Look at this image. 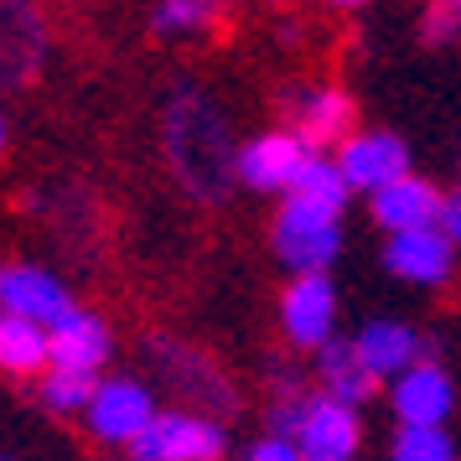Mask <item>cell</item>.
Instances as JSON below:
<instances>
[{
	"label": "cell",
	"mask_w": 461,
	"mask_h": 461,
	"mask_svg": "<svg viewBox=\"0 0 461 461\" xmlns=\"http://www.w3.org/2000/svg\"><path fill=\"white\" fill-rule=\"evenodd\" d=\"M167 156L182 187L203 203H218L233 182V156L239 150L229 146V125L223 114L197 94V88H176V99L167 104Z\"/></svg>",
	"instance_id": "cell-1"
},
{
	"label": "cell",
	"mask_w": 461,
	"mask_h": 461,
	"mask_svg": "<svg viewBox=\"0 0 461 461\" xmlns=\"http://www.w3.org/2000/svg\"><path fill=\"white\" fill-rule=\"evenodd\" d=\"M270 249L291 275H327L332 259L342 254V223H337L332 212H316V208H306V203L285 197V203L275 208Z\"/></svg>",
	"instance_id": "cell-2"
},
{
	"label": "cell",
	"mask_w": 461,
	"mask_h": 461,
	"mask_svg": "<svg viewBox=\"0 0 461 461\" xmlns=\"http://www.w3.org/2000/svg\"><path fill=\"white\" fill-rule=\"evenodd\" d=\"M229 456V430L223 420L203 415V410H161L150 420L140 440L130 446V461H223Z\"/></svg>",
	"instance_id": "cell-3"
},
{
	"label": "cell",
	"mask_w": 461,
	"mask_h": 461,
	"mask_svg": "<svg viewBox=\"0 0 461 461\" xmlns=\"http://www.w3.org/2000/svg\"><path fill=\"white\" fill-rule=\"evenodd\" d=\"M156 415H161V404H156V389H150L146 378L109 374V378L94 384V399H88V410H84V425H88V436L99 440V446H125L130 451Z\"/></svg>",
	"instance_id": "cell-4"
},
{
	"label": "cell",
	"mask_w": 461,
	"mask_h": 461,
	"mask_svg": "<svg viewBox=\"0 0 461 461\" xmlns=\"http://www.w3.org/2000/svg\"><path fill=\"white\" fill-rule=\"evenodd\" d=\"M337 312H342V301H337L332 275H291L280 291V306H275V321L291 348L316 353L337 337Z\"/></svg>",
	"instance_id": "cell-5"
},
{
	"label": "cell",
	"mask_w": 461,
	"mask_h": 461,
	"mask_svg": "<svg viewBox=\"0 0 461 461\" xmlns=\"http://www.w3.org/2000/svg\"><path fill=\"white\" fill-rule=\"evenodd\" d=\"M337 171H342V182L348 192H368L374 197L378 187H389L399 176H410V146L399 140L394 130H353L342 146L332 150Z\"/></svg>",
	"instance_id": "cell-6"
},
{
	"label": "cell",
	"mask_w": 461,
	"mask_h": 461,
	"mask_svg": "<svg viewBox=\"0 0 461 461\" xmlns=\"http://www.w3.org/2000/svg\"><path fill=\"white\" fill-rule=\"evenodd\" d=\"M291 440L301 451V461H357V451H363V415L312 389Z\"/></svg>",
	"instance_id": "cell-7"
},
{
	"label": "cell",
	"mask_w": 461,
	"mask_h": 461,
	"mask_svg": "<svg viewBox=\"0 0 461 461\" xmlns=\"http://www.w3.org/2000/svg\"><path fill=\"white\" fill-rule=\"evenodd\" d=\"M306 161H312V150L301 146V135L285 125V130H265V135L244 140L239 156H233V176L249 192H285L291 197L295 176H301Z\"/></svg>",
	"instance_id": "cell-8"
},
{
	"label": "cell",
	"mask_w": 461,
	"mask_h": 461,
	"mask_svg": "<svg viewBox=\"0 0 461 461\" xmlns=\"http://www.w3.org/2000/svg\"><path fill=\"white\" fill-rule=\"evenodd\" d=\"M291 130L301 135V146L312 150V156H327V146H342L348 135H353V94L337 84H312V88H295L291 99Z\"/></svg>",
	"instance_id": "cell-9"
},
{
	"label": "cell",
	"mask_w": 461,
	"mask_h": 461,
	"mask_svg": "<svg viewBox=\"0 0 461 461\" xmlns=\"http://www.w3.org/2000/svg\"><path fill=\"white\" fill-rule=\"evenodd\" d=\"M73 306V291L42 265H0V316H22L37 327H58Z\"/></svg>",
	"instance_id": "cell-10"
},
{
	"label": "cell",
	"mask_w": 461,
	"mask_h": 461,
	"mask_svg": "<svg viewBox=\"0 0 461 461\" xmlns=\"http://www.w3.org/2000/svg\"><path fill=\"white\" fill-rule=\"evenodd\" d=\"M389 410L399 425H446L456 415V378L436 357H420L389 384Z\"/></svg>",
	"instance_id": "cell-11"
},
{
	"label": "cell",
	"mask_w": 461,
	"mask_h": 461,
	"mask_svg": "<svg viewBox=\"0 0 461 461\" xmlns=\"http://www.w3.org/2000/svg\"><path fill=\"white\" fill-rule=\"evenodd\" d=\"M384 270L404 280V285H420V291H436L456 275V244L440 229H415V233H394L384 244Z\"/></svg>",
	"instance_id": "cell-12"
},
{
	"label": "cell",
	"mask_w": 461,
	"mask_h": 461,
	"mask_svg": "<svg viewBox=\"0 0 461 461\" xmlns=\"http://www.w3.org/2000/svg\"><path fill=\"white\" fill-rule=\"evenodd\" d=\"M440 203H446V192L430 176L410 171L389 187H378L368 197V212H374L378 229L394 239V233H415V229H440Z\"/></svg>",
	"instance_id": "cell-13"
},
{
	"label": "cell",
	"mask_w": 461,
	"mask_h": 461,
	"mask_svg": "<svg viewBox=\"0 0 461 461\" xmlns=\"http://www.w3.org/2000/svg\"><path fill=\"white\" fill-rule=\"evenodd\" d=\"M353 353H357V363H363L378 384H394L404 368H415L420 357H425V337H420L410 321L374 316V321H363V327H357Z\"/></svg>",
	"instance_id": "cell-14"
},
{
	"label": "cell",
	"mask_w": 461,
	"mask_h": 461,
	"mask_svg": "<svg viewBox=\"0 0 461 461\" xmlns=\"http://www.w3.org/2000/svg\"><path fill=\"white\" fill-rule=\"evenodd\" d=\"M47 337H52V368H63V374L99 378V368L114 357V332H109V321L84 312V306L68 312L58 327H47Z\"/></svg>",
	"instance_id": "cell-15"
},
{
	"label": "cell",
	"mask_w": 461,
	"mask_h": 461,
	"mask_svg": "<svg viewBox=\"0 0 461 461\" xmlns=\"http://www.w3.org/2000/svg\"><path fill=\"white\" fill-rule=\"evenodd\" d=\"M312 374H316V394L337 399V404H348V410H363V404L378 394V378L357 363L353 337H332L327 348H316Z\"/></svg>",
	"instance_id": "cell-16"
},
{
	"label": "cell",
	"mask_w": 461,
	"mask_h": 461,
	"mask_svg": "<svg viewBox=\"0 0 461 461\" xmlns=\"http://www.w3.org/2000/svg\"><path fill=\"white\" fill-rule=\"evenodd\" d=\"M156 357H161V374H167L171 384L192 399L187 410H203V415L218 420V415H229L233 404H239V399H233V389H223V374H218L203 353L176 357V348H167V342H161V348H156Z\"/></svg>",
	"instance_id": "cell-17"
},
{
	"label": "cell",
	"mask_w": 461,
	"mask_h": 461,
	"mask_svg": "<svg viewBox=\"0 0 461 461\" xmlns=\"http://www.w3.org/2000/svg\"><path fill=\"white\" fill-rule=\"evenodd\" d=\"M42 58V22L26 0H0V84H22Z\"/></svg>",
	"instance_id": "cell-18"
},
{
	"label": "cell",
	"mask_w": 461,
	"mask_h": 461,
	"mask_svg": "<svg viewBox=\"0 0 461 461\" xmlns=\"http://www.w3.org/2000/svg\"><path fill=\"white\" fill-rule=\"evenodd\" d=\"M52 368V337L37 321L0 316V374L5 378H42Z\"/></svg>",
	"instance_id": "cell-19"
},
{
	"label": "cell",
	"mask_w": 461,
	"mask_h": 461,
	"mask_svg": "<svg viewBox=\"0 0 461 461\" xmlns=\"http://www.w3.org/2000/svg\"><path fill=\"white\" fill-rule=\"evenodd\" d=\"M295 203H306V208L316 212H332V218H342V208H348V182H342V171H337L332 156H312L306 167H301V176H295V187H291Z\"/></svg>",
	"instance_id": "cell-20"
},
{
	"label": "cell",
	"mask_w": 461,
	"mask_h": 461,
	"mask_svg": "<svg viewBox=\"0 0 461 461\" xmlns=\"http://www.w3.org/2000/svg\"><path fill=\"white\" fill-rule=\"evenodd\" d=\"M389 461H461L446 425H399L389 440Z\"/></svg>",
	"instance_id": "cell-21"
},
{
	"label": "cell",
	"mask_w": 461,
	"mask_h": 461,
	"mask_svg": "<svg viewBox=\"0 0 461 461\" xmlns=\"http://www.w3.org/2000/svg\"><path fill=\"white\" fill-rule=\"evenodd\" d=\"M94 384H99V378H88V374L47 368V374L37 378V404H42L47 415H84L88 399H94Z\"/></svg>",
	"instance_id": "cell-22"
},
{
	"label": "cell",
	"mask_w": 461,
	"mask_h": 461,
	"mask_svg": "<svg viewBox=\"0 0 461 461\" xmlns=\"http://www.w3.org/2000/svg\"><path fill=\"white\" fill-rule=\"evenodd\" d=\"M223 5H229V0H161L156 16H150V26H156L161 37H192V32H208V26L223 16Z\"/></svg>",
	"instance_id": "cell-23"
},
{
	"label": "cell",
	"mask_w": 461,
	"mask_h": 461,
	"mask_svg": "<svg viewBox=\"0 0 461 461\" xmlns=\"http://www.w3.org/2000/svg\"><path fill=\"white\" fill-rule=\"evenodd\" d=\"M420 32H425V42H456V37H461V16L446 5V0H430Z\"/></svg>",
	"instance_id": "cell-24"
},
{
	"label": "cell",
	"mask_w": 461,
	"mask_h": 461,
	"mask_svg": "<svg viewBox=\"0 0 461 461\" xmlns=\"http://www.w3.org/2000/svg\"><path fill=\"white\" fill-rule=\"evenodd\" d=\"M239 461H301V451H295V440H285V436H259V440L244 446Z\"/></svg>",
	"instance_id": "cell-25"
},
{
	"label": "cell",
	"mask_w": 461,
	"mask_h": 461,
	"mask_svg": "<svg viewBox=\"0 0 461 461\" xmlns=\"http://www.w3.org/2000/svg\"><path fill=\"white\" fill-rule=\"evenodd\" d=\"M440 233L456 244V254H461V187L456 192H446V203H440Z\"/></svg>",
	"instance_id": "cell-26"
},
{
	"label": "cell",
	"mask_w": 461,
	"mask_h": 461,
	"mask_svg": "<svg viewBox=\"0 0 461 461\" xmlns=\"http://www.w3.org/2000/svg\"><path fill=\"white\" fill-rule=\"evenodd\" d=\"M327 5H337V11H357V5H368V0H327Z\"/></svg>",
	"instance_id": "cell-27"
},
{
	"label": "cell",
	"mask_w": 461,
	"mask_h": 461,
	"mask_svg": "<svg viewBox=\"0 0 461 461\" xmlns=\"http://www.w3.org/2000/svg\"><path fill=\"white\" fill-rule=\"evenodd\" d=\"M5 135H11V130H5V114H0V150H5Z\"/></svg>",
	"instance_id": "cell-28"
},
{
	"label": "cell",
	"mask_w": 461,
	"mask_h": 461,
	"mask_svg": "<svg viewBox=\"0 0 461 461\" xmlns=\"http://www.w3.org/2000/svg\"><path fill=\"white\" fill-rule=\"evenodd\" d=\"M446 5H451V11H456V16H461V0H446Z\"/></svg>",
	"instance_id": "cell-29"
},
{
	"label": "cell",
	"mask_w": 461,
	"mask_h": 461,
	"mask_svg": "<svg viewBox=\"0 0 461 461\" xmlns=\"http://www.w3.org/2000/svg\"><path fill=\"white\" fill-rule=\"evenodd\" d=\"M270 5H291V0H270Z\"/></svg>",
	"instance_id": "cell-30"
},
{
	"label": "cell",
	"mask_w": 461,
	"mask_h": 461,
	"mask_svg": "<svg viewBox=\"0 0 461 461\" xmlns=\"http://www.w3.org/2000/svg\"><path fill=\"white\" fill-rule=\"evenodd\" d=\"M0 461H11V456H0Z\"/></svg>",
	"instance_id": "cell-31"
}]
</instances>
